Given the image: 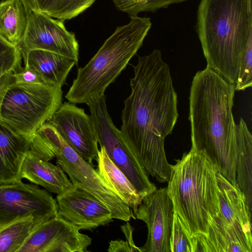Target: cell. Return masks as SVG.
Here are the masks:
<instances>
[{
    "label": "cell",
    "instance_id": "83f0119b",
    "mask_svg": "<svg viewBox=\"0 0 252 252\" xmlns=\"http://www.w3.org/2000/svg\"><path fill=\"white\" fill-rule=\"evenodd\" d=\"M12 75L15 82L47 84L36 72L25 66L22 67Z\"/></svg>",
    "mask_w": 252,
    "mask_h": 252
},
{
    "label": "cell",
    "instance_id": "4dcf8cb0",
    "mask_svg": "<svg viewBox=\"0 0 252 252\" xmlns=\"http://www.w3.org/2000/svg\"><path fill=\"white\" fill-rule=\"evenodd\" d=\"M21 1L28 15L32 11L38 10L37 7L36 0H21Z\"/></svg>",
    "mask_w": 252,
    "mask_h": 252
},
{
    "label": "cell",
    "instance_id": "8992f818",
    "mask_svg": "<svg viewBox=\"0 0 252 252\" xmlns=\"http://www.w3.org/2000/svg\"><path fill=\"white\" fill-rule=\"evenodd\" d=\"M62 100V88L13 80L0 99V120L31 139L50 120Z\"/></svg>",
    "mask_w": 252,
    "mask_h": 252
},
{
    "label": "cell",
    "instance_id": "9c48e42d",
    "mask_svg": "<svg viewBox=\"0 0 252 252\" xmlns=\"http://www.w3.org/2000/svg\"><path fill=\"white\" fill-rule=\"evenodd\" d=\"M57 215L56 200L47 190L21 181L0 185V226L28 217L42 223Z\"/></svg>",
    "mask_w": 252,
    "mask_h": 252
},
{
    "label": "cell",
    "instance_id": "7a4b0ae2",
    "mask_svg": "<svg viewBox=\"0 0 252 252\" xmlns=\"http://www.w3.org/2000/svg\"><path fill=\"white\" fill-rule=\"evenodd\" d=\"M235 84L206 66L194 76L189 96L191 149L237 186V124L232 109Z\"/></svg>",
    "mask_w": 252,
    "mask_h": 252
},
{
    "label": "cell",
    "instance_id": "484cf974",
    "mask_svg": "<svg viewBox=\"0 0 252 252\" xmlns=\"http://www.w3.org/2000/svg\"><path fill=\"white\" fill-rule=\"evenodd\" d=\"M252 85V35L248 41L242 55L237 78L235 83V91H244Z\"/></svg>",
    "mask_w": 252,
    "mask_h": 252
},
{
    "label": "cell",
    "instance_id": "e0dca14e",
    "mask_svg": "<svg viewBox=\"0 0 252 252\" xmlns=\"http://www.w3.org/2000/svg\"><path fill=\"white\" fill-rule=\"evenodd\" d=\"M20 174L22 179H26L57 194L74 186L59 165L42 159L30 149L23 160Z\"/></svg>",
    "mask_w": 252,
    "mask_h": 252
},
{
    "label": "cell",
    "instance_id": "f546056e",
    "mask_svg": "<svg viewBox=\"0 0 252 252\" xmlns=\"http://www.w3.org/2000/svg\"><path fill=\"white\" fill-rule=\"evenodd\" d=\"M107 251L109 252H132L130 247L127 242L122 240H112L109 242V245Z\"/></svg>",
    "mask_w": 252,
    "mask_h": 252
},
{
    "label": "cell",
    "instance_id": "30bf717a",
    "mask_svg": "<svg viewBox=\"0 0 252 252\" xmlns=\"http://www.w3.org/2000/svg\"><path fill=\"white\" fill-rule=\"evenodd\" d=\"M21 53L39 49L79 60V44L74 32L68 31L63 22L38 10L28 15L26 30L19 45Z\"/></svg>",
    "mask_w": 252,
    "mask_h": 252
},
{
    "label": "cell",
    "instance_id": "ba28073f",
    "mask_svg": "<svg viewBox=\"0 0 252 252\" xmlns=\"http://www.w3.org/2000/svg\"><path fill=\"white\" fill-rule=\"evenodd\" d=\"M98 142L104 148L112 162L122 171L143 199L157 188L148 174L124 140L120 130L114 125L108 113L104 94L86 103Z\"/></svg>",
    "mask_w": 252,
    "mask_h": 252
},
{
    "label": "cell",
    "instance_id": "5bb4252c",
    "mask_svg": "<svg viewBox=\"0 0 252 252\" xmlns=\"http://www.w3.org/2000/svg\"><path fill=\"white\" fill-rule=\"evenodd\" d=\"M58 215L80 230H92L113 221L111 213L97 198L74 186L56 199Z\"/></svg>",
    "mask_w": 252,
    "mask_h": 252
},
{
    "label": "cell",
    "instance_id": "3957f363",
    "mask_svg": "<svg viewBox=\"0 0 252 252\" xmlns=\"http://www.w3.org/2000/svg\"><path fill=\"white\" fill-rule=\"evenodd\" d=\"M196 29L207 66L235 84L242 55L252 35V2L200 0Z\"/></svg>",
    "mask_w": 252,
    "mask_h": 252
},
{
    "label": "cell",
    "instance_id": "9a60e30c",
    "mask_svg": "<svg viewBox=\"0 0 252 252\" xmlns=\"http://www.w3.org/2000/svg\"><path fill=\"white\" fill-rule=\"evenodd\" d=\"M219 210L218 215L239 232L252 239L251 212L238 187L217 172Z\"/></svg>",
    "mask_w": 252,
    "mask_h": 252
},
{
    "label": "cell",
    "instance_id": "f1b7e54d",
    "mask_svg": "<svg viewBox=\"0 0 252 252\" xmlns=\"http://www.w3.org/2000/svg\"><path fill=\"white\" fill-rule=\"evenodd\" d=\"M122 231L123 232L126 236V242L130 247L132 252H141V250L140 247H138L134 244L132 234L133 231V228L130 225V224L127 221L126 223L121 226Z\"/></svg>",
    "mask_w": 252,
    "mask_h": 252
},
{
    "label": "cell",
    "instance_id": "4316f807",
    "mask_svg": "<svg viewBox=\"0 0 252 252\" xmlns=\"http://www.w3.org/2000/svg\"><path fill=\"white\" fill-rule=\"evenodd\" d=\"M171 252H193L190 237L179 216L175 213L170 238Z\"/></svg>",
    "mask_w": 252,
    "mask_h": 252
},
{
    "label": "cell",
    "instance_id": "5b68a950",
    "mask_svg": "<svg viewBox=\"0 0 252 252\" xmlns=\"http://www.w3.org/2000/svg\"><path fill=\"white\" fill-rule=\"evenodd\" d=\"M130 19L128 24L118 27L90 61L78 69L65 96L69 102L87 103L104 94L142 46L152 26L151 18L137 15Z\"/></svg>",
    "mask_w": 252,
    "mask_h": 252
},
{
    "label": "cell",
    "instance_id": "7402d4cb",
    "mask_svg": "<svg viewBox=\"0 0 252 252\" xmlns=\"http://www.w3.org/2000/svg\"><path fill=\"white\" fill-rule=\"evenodd\" d=\"M32 217L0 226V252H17L33 229L40 224Z\"/></svg>",
    "mask_w": 252,
    "mask_h": 252
},
{
    "label": "cell",
    "instance_id": "52a82bcc",
    "mask_svg": "<svg viewBox=\"0 0 252 252\" xmlns=\"http://www.w3.org/2000/svg\"><path fill=\"white\" fill-rule=\"evenodd\" d=\"M37 130L54 153L56 163L68 175L72 183L91 193L110 211L113 219L128 221L136 218L130 208L97 171L66 142L57 129L46 122Z\"/></svg>",
    "mask_w": 252,
    "mask_h": 252
},
{
    "label": "cell",
    "instance_id": "603a6c76",
    "mask_svg": "<svg viewBox=\"0 0 252 252\" xmlns=\"http://www.w3.org/2000/svg\"><path fill=\"white\" fill-rule=\"evenodd\" d=\"M95 0H36L38 11L64 22L89 8Z\"/></svg>",
    "mask_w": 252,
    "mask_h": 252
},
{
    "label": "cell",
    "instance_id": "d4e9b609",
    "mask_svg": "<svg viewBox=\"0 0 252 252\" xmlns=\"http://www.w3.org/2000/svg\"><path fill=\"white\" fill-rule=\"evenodd\" d=\"M22 58L19 46L0 35V80L6 74L14 73L22 67Z\"/></svg>",
    "mask_w": 252,
    "mask_h": 252
},
{
    "label": "cell",
    "instance_id": "cb8c5ba5",
    "mask_svg": "<svg viewBox=\"0 0 252 252\" xmlns=\"http://www.w3.org/2000/svg\"><path fill=\"white\" fill-rule=\"evenodd\" d=\"M187 0H112L118 10L127 13L129 17L137 16L142 12H155L172 4Z\"/></svg>",
    "mask_w": 252,
    "mask_h": 252
},
{
    "label": "cell",
    "instance_id": "2e32d148",
    "mask_svg": "<svg viewBox=\"0 0 252 252\" xmlns=\"http://www.w3.org/2000/svg\"><path fill=\"white\" fill-rule=\"evenodd\" d=\"M30 140L0 120V185L21 181V168Z\"/></svg>",
    "mask_w": 252,
    "mask_h": 252
},
{
    "label": "cell",
    "instance_id": "1f68e13d",
    "mask_svg": "<svg viewBox=\"0 0 252 252\" xmlns=\"http://www.w3.org/2000/svg\"><path fill=\"white\" fill-rule=\"evenodd\" d=\"M250 0L252 2V0Z\"/></svg>",
    "mask_w": 252,
    "mask_h": 252
},
{
    "label": "cell",
    "instance_id": "4fadbf2b",
    "mask_svg": "<svg viewBox=\"0 0 252 252\" xmlns=\"http://www.w3.org/2000/svg\"><path fill=\"white\" fill-rule=\"evenodd\" d=\"M66 142L85 160L93 165L97 161L98 141L90 115L74 103H62L50 120Z\"/></svg>",
    "mask_w": 252,
    "mask_h": 252
},
{
    "label": "cell",
    "instance_id": "ffe728a7",
    "mask_svg": "<svg viewBox=\"0 0 252 252\" xmlns=\"http://www.w3.org/2000/svg\"><path fill=\"white\" fill-rule=\"evenodd\" d=\"M238 161L236 181L239 189L245 195L252 210V137L247 124L241 118L237 125Z\"/></svg>",
    "mask_w": 252,
    "mask_h": 252
},
{
    "label": "cell",
    "instance_id": "7c38bea8",
    "mask_svg": "<svg viewBox=\"0 0 252 252\" xmlns=\"http://www.w3.org/2000/svg\"><path fill=\"white\" fill-rule=\"evenodd\" d=\"M92 239L57 215L37 225L17 252H87Z\"/></svg>",
    "mask_w": 252,
    "mask_h": 252
},
{
    "label": "cell",
    "instance_id": "6da1fadb",
    "mask_svg": "<svg viewBox=\"0 0 252 252\" xmlns=\"http://www.w3.org/2000/svg\"><path fill=\"white\" fill-rule=\"evenodd\" d=\"M130 78L131 92L124 101L121 135L148 174L160 183L171 173L164 140L177 123V94L161 51L139 56Z\"/></svg>",
    "mask_w": 252,
    "mask_h": 252
},
{
    "label": "cell",
    "instance_id": "44dd1931",
    "mask_svg": "<svg viewBox=\"0 0 252 252\" xmlns=\"http://www.w3.org/2000/svg\"><path fill=\"white\" fill-rule=\"evenodd\" d=\"M28 15L21 0L0 2V35L11 43L19 46L23 37Z\"/></svg>",
    "mask_w": 252,
    "mask_h": 252
},
{
    "label": "cell",
    "instance_id": "277c9868",
    "mask_svg": "<svg viewBox=\"0 0 252 252\" xmlns=\"http://www.w3.org/2000/svg\"><path fill=\"white\" fill-rule=\"evenodd\" d=\"M171 165L168 193L175 213L189 235H207L219 210L217 171L201 154L190 149Z\"/></svg>",
    "mask_w": 252,
    "mask_h": 252
},
{
    "label": "cell",
    "instance_id": "8fae6325",
    "mask_svg": "<svg viewBox=\"0 0 252 252\" xmlns=\"http://www.w3.org/2000/svg\"><path fill=\"white\" fill-rule=\"evenodd\" d=\"M175 214L167 187L157 189L142 199L134 216L147 227L141 252H171L170 238Z\"/></svg>",
    "mask_w": 252,
    "mask_h": 252
},
{
    "label": "cell",
    "instance_id": "d6986e66",
    "mask_svg": "<svg viewBox=\"0 0 252 252\" xmlns=\"http://www.w3.org/2000/svg\"><path fill=\"white\" fill-rule=\"evenodd\" d=\"M96 161V171L100 176L113 189L134 215L143 199L125 175L110 159L102 147L99 150Z\"/></svg>",
    "mask_w": 252,
    "mask_h": 252
},
{
    "label": "cell",
    "instance_id": "ac0fdd59",
    "mask_svg": "<svg viewBox=\"0 0 252 252\" xmlns=\"http://www.w3.org/2000/svg\"><path fill=\"white\" fill-rule=\"evenodd\" d=\"M21 53L25 67L36 72L47 84L60 88L77 63L72 59L43 50H31Z\"/></svg>",
    "mask_w": 252,
    "mask_h": 252
}]
</instances>
